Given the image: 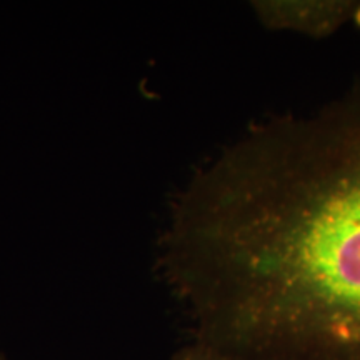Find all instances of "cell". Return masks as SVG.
<instances>
[{"label":"cell","mask_w":360,"mask_h":360,"mask_svg":"<svg viewBox=\"0 0 360 360\" xmlns=\"http://www.w3.org/2000/svg\"><path fill=\"white\" fill-rule=\"evenodd\" d=\"M160 269L225 360H360V89L255 124L200 167Z\"/></svg>","instance_id":"obj_1"},{"label":"cell","mask_w":360,"mask_h":360,"mask_svg":"<svg viewBox=\"0 0 360 360\" xmlns=\"http://www.w3.org/2000/svg\"><path fill=\"white\" fill-rule=\"evenodd\" d=\"M0 360H7V359H6V357H4V355H2V354H0Z\"/></svg>","instance_id":"obj_5"},{"label":"cell","mask_w":360,"mask_h":360,"mask_svg":"<svg viewBox=\"0 0 360 360\" xmlns=\"http://www.w3.org/2000/svg\"><path fill=\"white\" fill-rule=\"evenodd\" d=\"M359 4L350 0H257L252 2V11L270 30L322 39L354 20Z\"/></svg>","instance_id":"obj_2"},{"label":"cell","mask_w":360,"mask_h":360,"mask_svg":"<svg viewBox=\"0 0 360 360\" xmlns=\"http://www.w3.org/2000/svg\"><path fill=\"white\" fill-rule=\"evenodd\" d=\"M172 360H225L222 355L214 352L212 349H209L204 344L192 340L191 344L186 345L174 355Z\"/></svg>","instance_id":"obj_3"},{"label":"cell","mask_w":360,"mask_h":360,"mask_svg":"<svg viewBox=\"0 0 360 360\" xmlns=\"http://www.w3.org/2000/svg\"><path fill=\"white\" fill-rule=\"evenodd\" d=\"M352 22H355V25H357L359 29H360V4H359L357 11H355V15H354V20Z\"/></svg>","instance_id":"obj_4"}]
</instances>
